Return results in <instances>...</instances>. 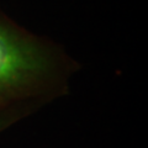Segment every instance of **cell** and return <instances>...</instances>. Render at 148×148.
Masks as SVG:
<instances>
[{"instance_id":"1","label":"cell","mask_w":148,"mask_h":148,"mask_svg":"<svg viewBox=\"0 0 148 148\" xmlns=\"http://www.w3.org/2000/svg\"><path fill=\"white\" fill-rule=\"evenodd\" d=\"M36 51L0 27V90L22 84L42 68Z\"/></svg>"}]
</instances>
